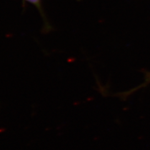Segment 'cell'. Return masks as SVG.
<instances>
[{
  "label": "cell",
  "instance_id": "cell-1",
  "mask_svg": "<svg viewBox=\"0 0 150 150\" xmlns=\"http://www.w3.org/2000/svg\"><path fill=\"white\" fill-rule=\"evenodd\" d=\"M149 83H150V73H147L146 74V78H145V81H144V83H143L141 86H138L137 88H134V90H131V91H128V92L125 93V96L129 95L131 93H133V92H134V91H135L138 90V89H139V88H142V87H144V86H146L147 84H148Z\"/></svg>",
  "mask_w": 150,
  "mask_h": 150
}]
</instances>
